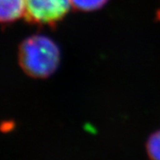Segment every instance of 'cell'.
I'll use <instances>...</instances> for the list:
<instances>
[{
    "mask_svg": "<svg viewBox=\"0 0 160 160\" xmlns=\"http://www.w3.org/2000/svg\"><path fill=\"white\" fill-rule=\"evenodd\" d=\"M109 0H70L71 6L76 11L92 12L101 9Z\"/></svg>",
    "mask_w": 160,
    "mask_h": 160,
    "instance_id": "cell-4",
    "label": "cell"
},
{
    "mask_svg": "<svg viewBox=\"0 0 160 160\" xmlns=\"http://www.w3.org/2000/svg\"><path fill=\"white\" fill-rule=\"evenodd\" d=\"M61 61L57 44L45 35H32L19 46L18 62L21 69L31 78H46L53 74Z\"/></svg>",
    "mask_w": 160,
    "mask_h": 160,
    "instance_id": "cell-1",
    "label": "cell"
},
{
    "mask_svg": "<svg viewBox=\"0 0 160 160\" xmlns=\"http://www.w3.org/2000/svg\"><path fill=\"white\" fill-rule=\"evenodd\" d=\"M24 0H0V20L3 25H9L24 17Z\"/></svg>",
    "mask_w": 160,
    "mask_h": 160,
    "instance_id": "cell-3",
    "label": "cell"
},
{
    "mask_svg": "<svg viewBox=\"0 0 160 160\" xmlns=\"http://www.w3.org/2000/svg\"><path fill=\"white\" fill-rule=\"evenodd\" d=\"M146 150L150 160H160V130L149 135L146 142Z\"/></svg>",
    "mask_w": 160,
    "mask_h": 160,
    "instance_id": "cell-5",
    "label": "cell"
},
{
    "mask_svg": "<svg viewBox=\"0 0 160 160\" xmlns=\"http://www.w3.org/2000/svg\"><path fill=\"white\" fill-rule=\"evenodd\" d=\"M157 19H158V21L160 22V9L157 12Z\"/></svg>",
    "mask_w": 160,
    "mask_h": 160,
    "instance_id": "cell-6",
    "label": "cell"
},
{
    "mask_svg": "<svg viewBox=\"0 0 160 160\" xmlns=\"http://www.w3.org/2000/svg\"><path fill=\"white\" fill-rule=\"evenodd\" d=\"M26 22L31 25L53 28L70 11V0H24Z\"/></svg>",
    "mask_w": 160,
    "mask_h": 160,
    "instance_id": "cell-2",
    "label": "cell"
}]
</instances>
